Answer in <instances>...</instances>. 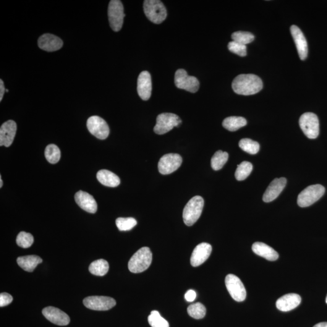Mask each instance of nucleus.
Returning <instances> with one entry per match:
<instances>
[{
    "label": "nucleus",
    "mask_w": 327,
    "mask_h": 327,
    "mask_svg": "<svg viewBox=\"0 0 327 327\" xmlns=\"http://www.w3.org/2000/svg\"><path fill=\"white\" fill-rule=\"evenodd\" d=\"M263 83L261 78L254 74H241L233 81L232 88L238 95H252L263 89Z\"/></svg>",
    "instance_id": "1"
},
{
    "label": "nucleus",
    "mask_w": 327,
    "mask_h": 327,
    "mask_svg": "<svg viewBox=\"0 0 327 327\" xmlns=\"http://www.w3.org/2000/svg\"><path fill=\"white\" fill-rule=\"evenodd\" d=\"M152 253L150 248L144 247L138 250L128 264L129 270L133 273H140L146 271L151 265Z\"/></svg>",
    "instance_id": "2"
},
{
    "label": "nucleus",
    "mask_w": 327,
    "mask_h": 327,
    "mask_svg": "<svg viewBox=\"0 0 327 327\" xmlns=\"http://www.w3.org/2000/svg\"><path fill=\"white\" fill-rule=\"evenodd\" d=\"M205 201L200 196H195L188 201L183 210V219L185 225L192 226L202 214Z\"/></svg>",
    "instance_id": "3"
},
{
    "label": "nucleus",
    "mask_w": 327,
    "mask_h": 327,
    "mask_svg": "<svg viewBox=\"0 0 327 327\" xmlns=\"http://www.w3.org/2000/svg\"><path fill=\"white\" fill-rule=\"evenodd\" d=\"M144 11L148 19L155 24L163 22L167 15L166 7L159 0H146L144 2Z\"/></svg>",
    "instance_id": "4"
},
{
    "label": "nucleus",
    "mask_w": 327,
    "mask_h": 327,
    "mask_svg": "<svg viewBox=\"0 0 327 327\" xmlns=\"http://www.w3.org/2000/svg\"><path fill=\"white\" fill-rule=\"evenodd\" d=\"M325 188L320 184L310 185L299 193L297 205L300 208H307L318 201L325 193Z\"/></svg>",
    "instance_id": "5"
},
{
    "label": "nucleus",
    "mask_w": 327,
    "mask_h": 327,
    "mask_svg": "<svg viewBox=\"0 0 327 327\" xmlns=\"http://www.w3.org/2000/svg\"><path fill=\"white\" fill-rule=\"evenodd\" d=\"M182 120L178 115L171 113H164L157 117L156 124L154 132L158 135H164L175 127L181 124Z\"/></svg>",
    "instance_id": "6"
},
{
    "label": "nucleus",
    "mask_w": 327,
    "mask_h": 327,
    "mask_svg": "<svg viewBox=\"0 0 327 327\" xmlns=\"http://www.w3.org/2000/svg\"><path fill=\"white\" fill-rule=\"evenodd\" d=\"M108 17L110 25L115 32L121 30L125 14L124 7L121 1L112 0L108 7Z\"/></svg>",
    "instance_id": "7"
},
{
    "label": "nucleus",
    "mask_w": 327,
    "mask_h": 327,
    "mask_svg": "<svg viewBox=\"0 0 327 327\" xmlns=\"http://www.w3.org/2000/svg\"><path fill=\"white\" fill-rule=\"evenodd\" d=\"M299 125L302 132L310 139H315L319 133V122L317 115L307 112L302 115L299 119Z\"/></svg>",
    "instance_id": "8"
},
{
    "label": "nucleus",
    "mask_w": 327,
    "mask_h": 327,
    "mask_svg": "<svg viewBox=\"0 0 327 327\" xmlns=\"http://www.w3.org/2000/svg\"><path fill=\"white\" fill-rule=\"evenodd\" d=\"M225 282L233 299L237 302L244 301L247 297V292L240 279L234 274H230L226 276Z\"/></svg>",
    "instance_id": "9"
},
{
    "label": "nucleus",
    "mask_w": 327,
    "mask_h": 327,
    "mask_svg": "<svg viewBox=\"0 0 327 327\" xmlns=\"http://www.w3.org/2000/svg\"><path fill=\"white\" fill-rule=\"evenodd\" d=\"M175 83L178 88L191 93L196 92L200 88V82L197 78L188 75L184 69H178L175 73Z\"/></svg>",
    "instance_id": "10"
},
{
    "label": "nucleus",
    "mask_w": 327,
    "mask_h": 327,
    "mask_svg": "<svg viewBox=\"0 0 327 327\" xmlns=\"http://www.w3.org/2000/svg\"><path fill=\"white\" fill-rule=\"evenodd\" d=\"M84 305L90 310L107 311L115 307L116 301L111 297L93 296L85 298L83 300Z\"/></svg>",
    "instance_id": "11"
},
{
    "label": "nucleus",
    "mask_w": 327,
    "mask_h": 327,
    "mask_svg": "<svg viewBox=\"0 0 327 327\" xmlns=\"http://www.w3.org/2000/svg\"><path fill=\"white\" fill-rule=\"evenodd\" d=\"M87 127L91 135L99 140H105L109 135L110 130L105 120L98 116H92L88 119Z\"/></svg>",
    "instance_id": "12"
},
{
    "label": "nucleus",
    "mask_w": 327,
    "mask_h": 327,
    "mask_svg": "<svg viewBox=\"0 0 327 327\" xmlns=\"http://www.w3.org/2000/svg\"><path fill=\"white\" fill-rule=\"evenodd\" d=\"M182 158L178 154L169 153L161 157L158 163L159 173L169 175L177 171L181 166Z\"/></svg>",
    "instance_id": "13"
},
{
    "label": "nucleus",
    "mask_w": 327,
    "mask_h": 327,
    "mask_svg": "<svg viewBox=\"0 0 327 327\" xmlns=\"http://www.w3.org/2000/svg\"><path fill=\"white\" fill-rule=\"evenodd\" d=\"M42 313L48 321L57 326H67L70 321L69 316L66 313L56 307L44 308Z\"/></svg>",
    "instance_id": "14"
},
{
    "label": "nucleus",
    "mask_w": 327,
    "mask_h": 327,
    "mask_svg": "<svg viewBox=\"0 0 327 327\" xmlns=\"http://www.w3.org/2000/svg\"><path fill=\"white\" fill-rule=\"evenodd\" d=\"M17 124L13 120L3 123L0 128V146L8 148L12 145L17 132Z\"/></svg>",
    "instance_id": "15"
},
{
    "label": "nucleus",
    "mask_w": 327,
    "mask_h": 327,
    "mask_svg": "<svg viewBox=\"0 0 327 327\" xmlns=\"http://www.w3.org/2000/svg\"><path fill=\"white\" fill-rule=\"evenodd\" d=\"M212 247L208 243L203 242L195 247L190 258L191 265L198 267L205 263L211 255Z\"/></svg>",
    "instance_id": "16"
},
{
    "label": "nucleus",
    "mask_w": 327,
    "mask_h": 327,
    "mask_svg": "<svg viewBox=\"0 0 327 327\" xmlns=\"http://www.w3.org/2000/svg\"><path fill=\"white\" fill-rule=\"evenodd\" d=\"M287 184L285 178L274 179L264 193L263 200L264 202L270 203L274 201L281 194Z\"/></svg>",
    "instance_id": "17"
},
{
    "label": "nucleus",
    "mask_w": 327,
    "mask_h": 327,
    "mask_svg": "<svg viewBox=\"0 0 327 327\" xmlns=\"http://www.w3.org/2000/svg\"><path fill=\"white\" fill-rule=\"evenodd\" d=\"M39 48L47 52L59 51L63 46V42L58 36L51 33L41 35L38 40Z\"/></svg>",
    "instance_id": "18"
},
{
    "label": "nucleus",
    "mask_w": 327,
    "mask_h": 327,
    "mask_svg": "<svg viewBox=\"0 0 327 327\" xmlns=\"http://www.w3.org/2000/svg\"><path fill=\"white\" fill-rule=\"evenodd\" d=\"M152 89L150 73L143 71L138 78L137 91L138 95L143 100L147 101L150 98Z\"/></svg>",
    "instance_id": "19"
},
{
    "label": "nucleus",
    "mask_w": 327,
    "mask_h": 327,
    "mask_svg": "<svg viewBox=\"0 0 327 327\" xmlns=\"http://www.w3.org/2000/svg\"><path fill=\"white\" fill-rule=\"evenodd\" d=\"M290 31L300 59L305 60L308 56V44L304 35L297 26H292Z\"/></svg>",
    "instance_id": "20"
},
{
    "label": "nucleus",
    "mask_w": 327,
    "mask_h": 327,
    "mask_svg": "<svg viewBox=\"0 0 327 327\" xmlns=\"http://www.w3.org/2000/svg\"><path fill=\"white\" fill-rule=\"evenodd\" d=\"M75 200L80 208L88 213H95L97 211V204L89 193L79 191L75 195Z\"/></svg>",
    "instance_id": "21"
},
{
    "label": "nucleus",
    "mask_w": 327,
    "mask_h": 327,
    "mask_svg": "<svg viewBox=\"0 0 327 327\" xmlns=\"http://www.w3.org/2000/svg\"><path fill=\"white\" fill-rule=\"evenodd\" d=\"M301 302V297L295 294L285 295L277 300L276 305L278 310L282 311H291L299 306Z\"/></svg>",
    "instance_id": "22"
},
{
    "label": "nucleus",
    "mask_w": 327,
    "mask_h": 327,
    "mask_svg": "<svg viewBox=\"0 0 327 327\" xmlns=\"http://www.w3.org/2000/svg\"><path fill=\"white\" fill-rule=\"evenodd\" d=\"M253 252L268 261L278 260L279 254L273 248L263 242H256L252 245Z\"/></svg>",
    "instance_id": "23"
},
{
    "label": "nucleus",
    "mask_w": 327,
    "mask_h": 327,
    "mask_svg": "<svg viewBox=\"0 0 327 327\" xmlns=\"http://www.w3.org/2000/svg\"><path fill=\"white\" fill-rule=\"evenodd\" d=\"M96 178L101 184L107 187H116L120 184L119 178L107 170H101L97 173Z\"/></svg>",
    "instance_id": "24"
},
{
    "label": "nucleus",
    "mask_w": 327,
    "mask_h": 327,
    "mask_svg": "<svg viewBox=\"0 0 327 327\" xmlns=\"http://www.w3.org/2000/svg\"><path fill=\"white\" fill-rule=\"evenodd\" d=\"M17 264L23 270L32 272L39 264H41L43 260L40 256L36 255H28L20 256L18 258Z\"/></svg>",
    "instance_id": "25"
},
{
    "label": "nucleus",
    "mask_w": 327,
    "mask_h": 327,
    "mask_svg": "<svg viewBox=\"0 0 327 327\" xmlns=\"http://www.w3.org/2000/svg\"><path fill=\"white\" fill-rule=\"evenodd\" d=\"M247 125V120L240 117H230L226 118L222 122V125L227 130L235 132L240 128Z\"/></svg>",
    "instance_id": "26"
},
{
    "label": "nucleus",
    "mask_w": 327,
    "mask_h": 327,
    "mask_svg": "<svg viewBox=\"0 0 327 327\" xmlns=\"http://www.w3.org/2000/svg\"><path fill=\"white\" fill-rule=\"evenodd\" d=\"M109 269V263L104 260H98L90 264L89 270L90 273L95 276H103L105 275Z\"/></svg>",
    "instance_id": "27"
},
{
    "label": "nucleus",
    "mask_w": 327,
    "mask_h": 327,
    "mask_svg": "<svg viewBox=\"0 0 327 327\" xmlns=\"http://www.w3.org/2000/svg\"><path fill=\"white\" fill-rule=\"evenodd\" d=\"M229 154L222 150L217 151L211 159V166L214 171H219L228 161Z\"/></svg>",
    "instance_id": "28"
},
{
    "label": "nucleus",
    "mask_w": 327,
    "mask_h": 327,
    "mask_svg": "<svg viewBox=\"0 0 327 327\" xmlns=\"http://www.w3.org/2000/svg\"><path fill=\"white\" fill-rule=\"evenodd\" d=\"M253 171V166L250 162L244 161L238 165L235 178L238 180H243L247 178Z\"/></svg>",
    "instance_id": "29"
},
{
    "label": "nucleus",
    "mask_w": 327,
    "mask_h": 327,
    "mask_svg": "<svg viewBox=\"0 0 327 327\" xmlns=\"http://www.w3.org/2000/svg\"><path fill=\"white\" fill-rule=\"evenodd\" d=\"M239 146L242 150L248 153L255 155L260 150V144L249 138H244L239 141Z\"/></svg>",
    "instance_id": "30"
},
{
    "label": "nucleus",
    "mask_w": 327,
    "mask_h": 327,
    "mask_svg": "<svg viewBox=\"0 0 327 327\" xmlns=\"http://www.w3.org/2000/svg\"><path fill=\"white\" fill-rule=\"evenodd\" d=\"M45 157L49 163L56 164L61 158V151L57 146L49 145L45 149Z\"/></svg>",
    "instance_id": "31"
},
{
    "label": "nucleus",
    "mask_w": 327,
    "mask_h": 327,
    "mask_svg": "<svg viewBox=\"0 0 327 327\" xmlns=\"http://www.w3.org/2000/svg\"><path fill=\"white\" fill-rule=\"evenodd\" d=\"M187 312L191 317L196 319L205 318L206 314L205 306L200 302L193 303L187 308Z\"/></svg>",
    "instance_id": "32"
},
{
    "label": "nucleus",
    "mask_w": 327,
    "mask_h": 327,
    "mask_svg": "<svg viewBox=\"0 0 327 327\" xmlns=\"http://www.w3.org/2000/svg\"><path fill=\"white\" fill-rule=\"evenodd\" d=\"M148 321L151 327H169L168 322L161 317L158 311H151L148 317Z\"/></svg>",
    "instance_id": "33"
},
{
    "label": "nucleus",
    "mask_w": 327,
    "mask_h": 327,
    "mask_svg": "<svg viewBox=\"0 0 327 327\" xmlns=\"http://www.w3.org/2000/svg\"><path fill=\"white\" fill-rule=\"evenodd\" d=\"M232 38L233 41L246 46L247 44L252 43L255 39V36L250 32L238 31L232 33Z\"/></svg>",
    "instance_id": "34"
},
{
    "label": "nucleus",
    "mask_w": 327,
    "mask_h": 327,
    "mask_svg": "<svg viewBox=\"0 0 327 327\" xmlns=\"http://www.w3.org/2000/svg\"><path fill=\"white\" fill-rule=\"evenodd\" d=\"M137 224V221L133 218H119L116 225L120 231H129Z\"/></svg>",
    "instance_id": "35"
},
{
    "label": "nucleus",
    "mask_w": 327,
    "mask_h": 327,
    "mask_svg": "<svg viewBox=\"0 0 327 327\" xmlns=\"http://www.w3.org/2000/svg\"><path fill=\"white\" fill-rule=\"evenodd\" d=\"M33 237L32 235L25 232H21L17 238V244L20 247L27 248L30 247L33 243Z\"/></svg>",
    "instance_id": "36"
},
{
    "label": "nucleus",
    "mask_w": 327,
    "mask_h": 327,
    "mask_svg": "<svg viewBox=\"0 0 327 327\" xmlns=\"http://www.w3.org/2000/svg\"><path fill=\"white\" fill-rule=\"evenodd\" d=\"M228 49L232 53L237 54L240 57H245L247 55V46L237 42L234 41L230 42Z\"/></svg>",
    "instance_id": "37"
},
{
    "label": "nucleus",
    "mask_w": 327,
    "mask_h": 327,
    "mask_svg": "<svg viewBox=\"0 0 327 327\" xmlns=\"http://www.w3.org/2000/svg\"><path fill=\"white\" fill-rule=\"evenodd\" d=\"M12 300L13 297L11 295L7 293H2L0 295V307H3L8 305Z\"/></svg>",
    "instance_id": "38"
},
{
    "label": "nucleus",
    "mask_w": 327,
    "mask_h": 327,
    "mask_svg": "<svg viewBox=\"0 0 327 327\" xmlns=\"http://www.w3.org/2000/svg\"><path fill=\"white\" fill-rule=\"evenodd\" d=\"M196 297V293L193 290H188L185 294V299L188 302L194 301Z\"/></svg>",
    "instance_id": "39"
},
{
    "label": "nucleus",
    "mask_w": 327,
    "mask_h": 327,
    "mask_svg": "<svg viewBox=\"0 0 327 327\" xmlns=\"http://www.w3.org/2000/svg\"><path fill=\"white\" fill-rule=\"evenodd\" d=\"M6 89L4 88V85L2 80H0V101H2L3 98L4 94L6 91Z\"/></svg>",
    "instance_id": "40"
},
{
    "label": "nucleus",
    "mask_w": 327,
    "mask_h": 327,
    "mask_svg": "<svg viewBox=\"0 0 327 327\" xmlns=\"http://www.w3.org/2000/svg\"><path fill=\"white\" fill-rule=\"evenodd\" d=\"M313 327H327V323H321L316 324Z\"/></svg>",
    "instance_id": "41"
},
{
    "label": "nucleus",
    "mask_w": 327,
    "mask_h": 327,
    "mask_svg": "<svg viewBox=\"0 0 327 327\" xmlns=\"http://www.w3.org/2000/svg\"><path fill=\"white\" fill-rule=\"evenodd\" d=\"M2 186V180L1 178V176H0V188H1Z\"/></svg>",
    "instance_id": "42"
},
{
    "label": "nucleus",
    "mask_w": 327,
    "mask_h": 327,
    "mask_svg": "<svg viewBox=\"0 0 327 327\" xmlns=\"http://www.w3.org/2000/svg\"><path fill=\"white\" fill-rule=\"evenodd\" d=\"M326 303H327V297H326Z\"/></svg>",
    "instance_id": "43"
},
{
    "label": "nucleus",
    "mask_w": 327,
    "mask_h": 327,
    "mask_svg": "<svg viewBox=\"0 0 327 327\" xmlns=\"http://www.w3.org/2000/svg\"><path fill=\"white\" fill-rule=\"evenodd\" d=\"M6 92H9V90H8V89H6Z\"/></svg>",
    "instance_id": "44"
}]
</instances>
